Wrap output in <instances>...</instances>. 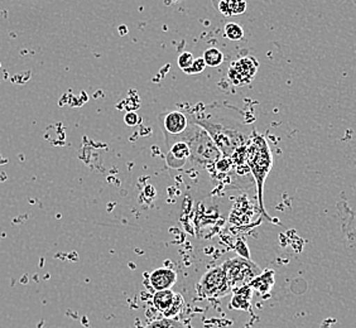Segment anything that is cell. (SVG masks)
I'll return each mask as SVG.
<instances>
[{
  "instance_id": "1",
  "label": "cell",
  "mask_w": 356,
  "mask_h": 328,
  "mask_svg": "<svg viewBox=\"0 0 356 328\" xmlns=\"http://www.w3.org/2000/svg\"><path fill=\"white\" fill-rule=\"evenodd\" d=\"M191 119L193 123L207 131L224 158L233 157L235 151L245 147L254 133L249 131L247 124L234 117L209 114L200 117H192Z\"/></svg>"
},
{
  "instance_id": "2",
  "label": "cell",
  "mask_w": 356,
  "mask_h": 328,
  "mask_svg": "<svg viewBox=\"0 0 356 328\" xmlns=\"http://www.w3.org/2000/svg\"><path fill=\"white\" fill-rule=\"evenodd\" d=\"M245 159H247L250 173L253 174L255 185H257V196H258L259 208H261V213L264 215V218H269L267 212L264 210V204H263V188H264V182L267 179L268 174H269V172L272 171V167H273V156H272V151L268 145L267 139L261 134L254 131L249 143L247 144Z\"/></svg>"
},
{
  "instance_id": "3",
  "label": "cell",
  "mask_w": 356,
  "mask_h": 328,
  "mask_svg": "<svg viewBox=\"0 0 356 328\" xmlns=\"http://www.w3.org/2000/svg\"><path fill=\"white\" fill-rule=\"evenodd\" d=\"M173 140L186 142L191 151V159L204 167L215 165L222 158L221 151L215 145L213 139L207 134V131L202 129L197 124L193 123L192 119L188 129L186 130L181 137L176 138ZM173 140H170L167 143H171Z\"/></svg>"
},
{
  "instance_id": "4",
  "label": "cell",
  "mask_w": 356,
  "mask_h": 328,
  "mask_svg": "<svg viewBox=\"0 0 356 328\" xmlns=\"http://www.w3.org/2000/svg\"><path fill=\"white\" fill-rule=\"evenodd\" d=\"M224 267L229 286L233 290L249 286V283L261 273V269L255 263L240 255L226 260Z\"/></svg>"
},
{
  "instance_id": "5",
  "label": "cell",
  "mask_w": 356,
  "mask_h": 328,
  "mask_svg": "<svg viewBox=\"0 0 356 328\" xmlns=\"http://www.w3.org/2000/svg\"><path fill=\"white\" fill-rule=\"evenodd\" d=\"M197 290L204 298H222L233 289L229 286L224 264L207 270L197 284Z\"/></svg>"
},
{
  "instance_id": "6",
  "label": "cell",
  "mask_w": 356,
  "mask_h": 328,
  "mask_svg": "<svg viewBox=\"0 0 356 328\" xmlns=\"http://www.w3.org/2000/svg\"><path fill=\"white\" fill-rule=\"evenodd\" d=\"M259 69V63L253 57H243L236 61H234L229 71L227 77L236 86H245L253 81L257 75V71Z\"/></svg>"
},
{
  "instance_id": "7",
  "label": "cell",
  "mask_w": 356,
  "mask_h": 328,
  "mask_svg": "<svg viewBox=\"0 0 356 328\" xmlns=\"http://www.w3.org/2000/svg\"><path fill=\"white\" fill-rule=\"evenodd\" d=\"M161 125H162V129L165 131V140L170 142L176 138L181 137L186 130L188 129L190 123H191V119L187 117L186 114L177 111V110H173V111H168L162 114L161 117Z\"/></svg>"
},
{
  "instance_id": "8",
  "label": "cell",
  "mask_w": 356,
  "mask_h": 328,
  "mask_svg": "<svg viewBox=\"0 0 356 328\" xmlns=\"http://www.w3.org/2000/svg\"><path fill=\"white\" fill-rule=\"evenodd\" d=\"M167 145H168V154H167L168 167L181 168L191 158L190 148L184 140H173L171 143H167Z\"/></svg>"
},
{
  "instance_id": "9",
  "label": "cell",
  "mask_w": 356,
  "mask_h": 328,
  "mask_svg": "<svg viewBox=\"0 0 356 328\" xmlns=\"http://www.w3.org/2000/svg\"><path fill=\"white\" fill-rule=\"evenodd\" d=\"M149 281L156 292L171 289L177 281V273L171 268H158L149 275Z\"/></svg>"
},
{
  "instance_id": "10",
  "label": "cell",
  "mask_w": 356,
  "mask_h": 328,
  "mask_svg": "<svg viewBox=\"0 0 356 328\" xmlns=\"http://www.w3.org/2000/svg\"><path fill=\"white\" fill-rule=\"evenodd\" d=\"M235 293L233 295V300L230 302V306L234 309L238 311H249L250 309V303H252V295H253V289L245 286V287L234 289Z\"/></svg>"
},
{
  "instance_id": "11",
  "label": "cell",
  "mask_w": 356,
  "mask_h": 328,
  "mask_svg": "<svg viewBox=\"0 0 356 328\" xmlns=\"http://www.w3.org/2000/svg\"><path fill=\"white\" fill-rule=\"evenodd\" d=\"M274 286V272L273 270H266L259 274L257 278L249 283V287L252 288L255 292L264 295L268 294Z\"/></svg>"
},
{
  "instance_id": "12",
  "label": "cell",
  "mask_w": 356,
  "mask_h": 328,
  "mask_svg": "<svg viewBox=\"0 0 356 328\" xmlns=\"http://www.w3.org/2000/svg\"><path fill=\"white\" fill-rule=\"evenodd\" d=\"M220 13L225 17H238L247 10L245 0H220L218 6Z\"/></svg>"
},
{
  "instance_id": "13",
  "label": "cell",
  "mask_w": 356,
  "mask_h": 328,
  "mask_svg": "<svg viewBox=\"0 0 356 328\" xmlns=\"http://www.w3.org/2000/svg\"><path fill=\"white\" fill-rule=\"evenodd\" d=\"M176 298V293L172 292L171 289H165V290H157L153 295V306L161 312H167L172 307L173 302Z\"/></svg>"
},
{
  "instance_id": "14",
  "label": "cell",
  "mask_w": 356,
  "mask_h": 328,
  "mask_svg": "<svg viewBox=\"0 0 356 328\" xmlns=\"http://www.w3.org/2000/svg\"><path fill=\"white\" fill-rule=\"evenodd\" d=\"M204 61L209 67H218L224 62V55L218 48H209L204 52Z\"/></svg>"
},
{
  "instance_id": "15",
  "label": "cell",
  "mask_w": 356,
  "mask_h": 328,
  "mask_svg": "<svg viewBox=\"0 0 356 328\" xmlns=\"http://www.w3.org/2000/svg\"><path fill=\"white\" fill-rule=\"evenodd\" d=\"M144 328H185L181 322L176 318H161L151 322Z\"/></svg>"
},
{
  "instance_id": "16",
  "label": "cell",
  "mask_w": 356,
  "mask_h": 328,
  "mask_svg": "<svg viewBox=\"0 0 356 328\" xmlns=\"http://www.w3.org/2000/svg\"><path fill=\"white\" fill-rule=\"evenodd\" d=\"M225 37L230 41H240L244 37V31L236 23H227L225 26Z\"/></svg>"
},
{
  "instance_id": "17",
  "label": "cell",
  "mask_w": 356,
  "mask_h": 328,
  "mask_svg": "<svg viewBox=\"0 0 356 328\" xmlns=\"http://www.w3.org/2000/svg\"><path fill=\"white\" fill-rule=\"evenodd\" d=\"M184 304H185V302H184V297H182L181 294L176 293V298H175V302H173L172 307L170 308L167 312L163 313L165 318H176L178 313L182 311Z\"/></svg>"
},
{
  "instance_id": "18",
  "label": "cell",
  "mask_w": 356,
  "mask_h": 328,
  "mask_svg": "<svg viewBox=\"0 0 356 328\" xmlns=\"http://www.w3.org/2000/svg\"><path fill=\"white\" fill-rule=\"evenodd\" d=\"M193 62H195V58H193L191 52H184L182 55L178 57L177 60L178 66H179V69H182V71L190 69Z\"/></svg>"
},
{
  "instance_id": "19",
  "label": "cell",
  "mask_w": 356,
  "mask_h": 328,
  "mask_svg": "<svg viewBox=\"0 0 356 328\" xmlns=\"http://www.w3.org/2000/svg\"><path fill=\"white\" fill-rule=\"evenodd\" d=\"M205 67L206 63L204 61V58H197V60H195V62L192 63L191 67L185 69L184 72L187 74V75H197V74H201L205 69Z\"/></svg>"
},
{
  "instance_id": "20",
  "label": "cell",
  "mask_w": 356,
  "mask_h": 328,
  "mask_svg": "<svg viewBox=\"0 0 356 328\" xmlns=\"http://www.w3.org/2000/svg\"><path fill=\"white\" fill-rule=\"evenodd\" d=\"M124 122L128 124V125H131V126H134V125H137L138 122H139V117H138L137 114L129 113V114H127L125 117H124Z\"/></svg>"
}]
</instances>
